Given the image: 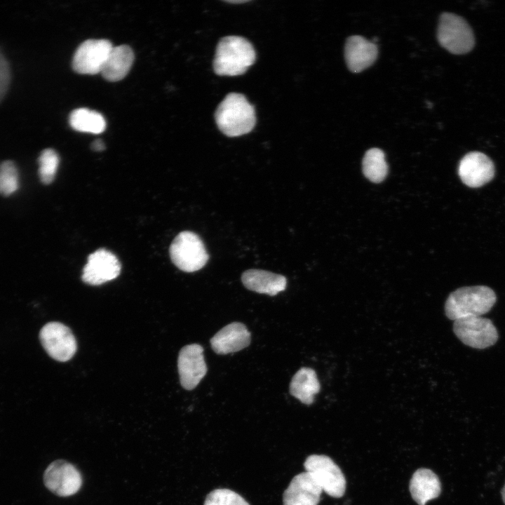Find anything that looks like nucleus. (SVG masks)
Instances as JSON below:
<instances>
[{"mask_svg":"<svg viewBox=\"0 0 505 505\" xmlns=\"http://www.w3.org/2000/svg\"><path fill=\"white\" fill-rule=\"evenodd\" d=\"M363 173L370 182H382L388 173V166L384 152L378 148L368 149L362 161Z\"/></svg>","mask_w":505,"mask_h":505,"instance_id":"4be33fe9","label":"nucleus"},{"mask_svg":"<svg viewBox=\"0 0 505 505\" xmlns=\"http://www.w3.org/2000/svg\"><path fill=\"white\" fill-rule=\"evenodd\" d=\"M226 1V2H228V3H231V4H243V3H246V2H248V0H247V1H246V0H244V1H243V0H239V1H237V0H235V1L229 0V1Z\"/></svg>","mask_w":505,"mask_h":505,"instance_id":"cd10ccee","label":"nucleus"},{"mask_svg":"<svg viewBox=\"0 0 505 505\" xmlns=\"http://www.w3.org/2000/svg\"><path fill=\"white\" fill-rule=\"evenodd\" d=\"M497 301L493 290L485 285L459 288L447 297L444 310L446 316L455 321L466 316H482Z\"/></svg>","mask_w":505,"mask_h":505,"instance_id":"7ed1b4c3","label":"nucleus"},{"mask_svg":"<svg viewBox=\"0 0 505 505\" xmlns=\"http://www.w3.org/2000/svg\"><path fill=\"white\" fill-rule=\"evenodd\" d=\"M19 187L18 168L11 161H4L0 164V194L10 196L15 193Z\"/></svg>","mask_w":505,"mask_h":505,"instance_id":"b1692460","label":"nucleus"},{"mask_svg":"<svg viewBox=\"0 0 505 505\" xmlns=\"http://www.w3.org/2000/svg\"><path fill=\"white\" fill-rule=\"evenodd\" d=\"M203 348L198 344L186 345L179 352L177 368L182 386L194 389L206 375L208 368Z\"/></svg>","mask_w":505,"mask_h":505,"instance_id":"f8f14e48","label":"nucleus"},{"mask_svg":"<svg viewBox=\"0 0 505 505\" xmlns=\"http://www.w3.org/2000/svg\"><path fill=\"white\" fill-rule=\"evenodd\" d=\"M256 53L251 43L239 36H227L218 42L213 69L219 76L244 74L254 64Z\"/></svg>","mask_w":505,"mask_h":505,"instance_id":"f03ea898","label":"nucleus"},{"mask_svg":"<svg viewBox=\"0 0 505 505\" xmlns=\"http://www.w3.org/2000/svg\"><path fill=\"white\" fill-rule=\"evenodd\" d=\"M39 176L44 184H50L55 179L60 162L58 153L53 149H43L39 156Z\"/></svg>","mask_w":505,"mask_h":505,"instance_id":"5701e85b","label":"nucleus"},{"mask_svg":"<svg viewBox=\"0 0 505 505\" xmlns=\"http://www.w3.org/2000/svg\"><path fill=\"white\" fill-rule=\"evenodd\" d=\"M91 147L95 151H102L105 148V144L102 140H95L92 143Z\"/></svg>","mask_w":505,"mask_h":505,"instance_id":"bb28decb","label":"nucleus"},{"mask_svg":"<svg viewBox=\"0 0 505 505\" xmlns=\"http://www.w3.org/2000/svg\"><path fill=\"white\" fill-rule=\"evenodd\" d=\"M304 466L328 495L335 498L344 495L346 479L331 458L323 454H311L306 459Z\"/></svg>","mask_w":505,"mask_h":505,"instance_id":"423d86ee","label":"nucleus"},{"mask_svg":"<svg viewBox=\"0 0 505 505\" xmlns=\"http://www.w3.org/2000/svg\"><path fill=\"white\" fill-rule=\"evenodd\" d=\"M215 119L222 133L228 137H237L253 129L256 123L255 111L243 95L231 93L218 105Z\"/></svg>","mask_w":505,"mask_h":505,"instance_id":"f257e3e1","label":"nucleus"},{"mask_svg":"<svg viewBox=\"0 0 505 505\" xmlns=\"http://www.w3.org/2000/svg\"><path fill=\"white\" fill-rule=\"evenodd\" d=\"M241 281L247 289L271 296L284 290L287 285V279L284 276L256 269L244 271Z\"/></svg>","mask_w":505,"mask_h":505,"instance_id":"f3484780","label":"nucleus"},{"mask_svg":"<svg viewBox=\"0 0 505 505\" xmlns=\"http://www.w3.org/2000/svg\"><path fill=\"white\" fill-rule=\"evenodd\" d=\"M45 486L60 497H69L76 493L82 485L78 469L71 463L58 459L50 463L43 473Z\"/></svg>","mask_w":505,"mask_h":505,"instance_id":"1a4fd4ad","label":"nucleus"},{"mask_svg":"<svg viewBox=\"0 0 505 505\" xmlns=\"http://www.w3.org/2000/svg\"><path fill=\"white\" fill-rule=\"evenodd\" d=\"M113 46L107 39H88L80 44L72 59L73 69L81 74L101 73Z\"/></svg>","mask_w":505,"mask_h":505,"instance_id":"9d476101","label":"nucleus"},{"mask_svg":"<svg viewBox=\"0 0 505 505\" xmlns=\"http://www.w3.org/2000/svg\"><path fill=\"white\" fill-rule=\"evenodd\" d=\"M134 61L132 48L127 45L113 46L101 71L109 81L123 79L130 71Z\"/></svg>","mask_w":505,"mask_h":505,"instance_id":"6ab92c4d","label":"nucleus"},{"mask_svg":"<svg viewBox=\"0 0 505 505\" xmlns=\"http://www.w3.org/2000/svg\"><path fill=\"white\" fill-rule=\"evenodd\" d=\"M377 45L367 39L354 35L347 38L344 46V58L349 69L359 73L374 64L377 60Z\"/></svg>","mask_w":505,"mask_h":505,"instance_id":"2eb2a0df","label":"nucleus"},{"mask_svg":"<svg viewBox=\"0 0 505 505\" xmlns=\"http://www.w3.org/2000/svg\"><path fill=\"white\" fill-rule=\"evenodd\" d=\"M453 331L464 344L483 349L494 345L499 337L491 320L483 316H466L454 321Z\"/></svg>","mask_w":505,"mask_h":505,"instance_id":"0eeeda50","label":"nucleus"},{"mask_svg":"<svg viewBox=\"0 0 505 505\" xmlns=\"http://www.w3.org/2000/svg\"><path fill=\"white\" fill-rule=\"evenodd\" d=\"M323 490L311 475H296L283 492V505H318Z\"/></svg>","mask_w":505,"mask_h":505,"instance_id":"4468645a","label":"nucleus"},{"mask_svg":"<svg viewBox=\"0 0 505 505\" xmlns=\"http://www.w3.org/2000/svg\"><path fill=\"white\" fill-rule=\"evenodd\" d=\"M39 339L47 354L53 359L65 362L77 350V343L72 330L59 322H50L40 330Z\"/></svg>","mask_w":505,"mask_h":505,"instance_id":"6e6552de","label":"nucleus"},{"mask_svg":"<svg viewBox=\"0 0 505 505\" xmlns=\"http://www.w3.org/2000/svg\"><path fill=\"white\" fill-rule=\"evenodd\" d=\"M458 174L462 182L472 188L480 187L489 182L494 175L492 160L479 152L466 154L460 161Z\"/></svg>","mask_w":505,"mask_h":505,"instance_id":"ddd939ff","label":"nucleus"},{"mask_svg":"<svg viewBox=\"0 0 505 505\" xmlns=\"http://www.w3.org/2000/svg\"><path fill=\"white\" fill-rule=\"evenodd\" d=\"M204 505H250L238 493L226 488L216 489L206 497Z\"/></svg>","mask_w":505,"mask_h":505,"instance_id":"393cba45","label":"nucleus"},{"mask_svg":"<svg viewBox=\"0 0 505 505\" xmlns=\"http://www.w3.org/2000/svg\"><path fill=\"white\" fill-rule=\"evenodd\" d=\"M121 268V263L116 256L101 248L88 256L81 278L86 284L99 285L117 278Z\"/></svg>","mask_w":505,"mask_h":505,"instance_id":"9b49d317","label":"nucleus"},{"mask_svg":"<svg viewBox=\"0 0 505 505\" xmlns=\"http://www.w3.org/2000/svg\"><path fill=\"white\" fill-rule=\"evenodd\" d=\"M69 122L75 130L98 134L106 128V121L99 112L87 108H79L72 111Z\"/></svg>","mask_w":505,"mask_h":505,"instance_id":"412c9836","label":"nucleus"},{"mask_svg":"<svg viewBox=\"0 0 505 505\" xmlns=\"http://www.w3.org/2000/svg\"><path fill=\"white\" fill-rule=\"evenodd\" d=\"M173 263L180 270L194 272L203 268L208 260V255L200 237L194 232H180L170 246Z\"/></svg>","mask_w":505,"mask_h":505,"instance_id":"39448f33","label":"nucleus"},{"mask_svg":"<svg viewBox=\"0 0 505 505\" xmlns=\"http://www.w3.org/2000/svg\"><path fill=\"white\" fill-rule=\"evenodd\" d=\"M210 342L216 354H227L249 346L250 333L243 323L233 322L220 330Z\"/></svg>","mask_w":505,"mask_h":505,"instance_id":"dca6fc26","label":"nucleus"},{"mask_svg":"<svg viewBox=\"0 0 505 505\" xmlns=\"http://www.w3.org/2000/svg\"><path fill=\"white\" fill-rule=\"evenodd\" d=\"M320 391V384L315 371L309 368H300L293 376L290 384V394L302 403L310 405L314 396Z\"/></svg>","mask_w":505,"mask_h":505,"instance_id":"aec40b11","label":"nucleus"},{"mask_svg":"<svg viewBox=\"0 0 505 505\" xmlns=\"http://www.w3.org/2000/svg\"><path fill=\"white\" fill-rule=\"evenodd\" d=\"M410 491L412 499L419 505H425L429 500L440 495V482L431 470L419 469L412 476Z\"/></svg>","mask_w":505,"mask_h":505,"instance_id":"a211bd4d","label":"nucleus"},{"mask_svg":"<svg viewBox=\"0 0 505 505\" xmlns=\"http://www.w3.org/2000/svg\"><path fill=\"white\" fill-rule=\"evenodd\" d=\"M501 497H502L503 501L505 504V484L501 490Z\"/></svg>","mask_w":505,"mask_h":505,"instance_id":"c85d7f7f","label":"nucleus"},{"mask_svg":"<svg viewBox=\"0 0 505 505\" xmlns=\"http://www.w3.org/2000/svg\"><path fill=\"white\" fill-rule=\"evenodd\" d=\"M439 43L453 54H465L474 46L473 31L461 16L452 13H443L439 19L437 31Z\"/></svg>","mask_w":505,"mask_h":505,"instance_id":"20e7f679","label":"nucleus"},{"mask_svg":"<svg viewBox=\"0 0 505 505\" xmlns=\"http://www.w3.org/2000/svg\"><path fill=\"white\" fill-rule=\"evenodd\" d=\"M11 80V72L9 63L0 50V102L9 88Z\"/></svg>","mask_w":505,"mask_h":505,"instance_id":"a878e982","label":"nucleus"}]
</instances>
